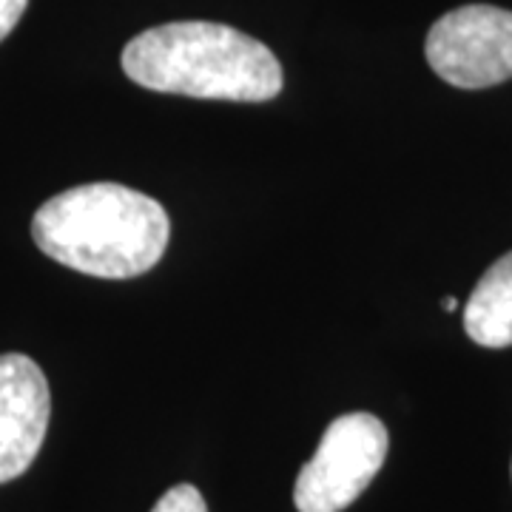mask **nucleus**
I'll use <instances>...</instances> for the list:
<instances>
[{"instance_id": "1", "label": "nucleus", "mask_w": 512, "mask_h": 512, "mask_svg": "<svg viewBox=\"0 0 512 512\" xmlns=\"http://www.w3.org/2000/svg\"><path fill=\"white\" fill-rule=\"evenodd\" d=\"M168 237L171 222L163 205L117 183L69 188L43 202L32 217V239L43 254L100 279L151 271Z\"/></svg>"}, {"instance_id": "2", "label": "nucleus", "mask_w": 512, "mask_h": 512, "mask_svg": "<svg viewBox=\"0 0 512 512\" xmlns=\"http://www.w3.org/2000/svg\"><path fill=\"white\" fill-rule=\"evenodd\" d=\"M123 72L143 89L197 100L262 103L282 92V66L265 43L205 20L140 32L123 49Z\"/></svg>"}, {"instance_id": "3", "label": "nucleus", "mask_w": 512, "mask_h": 512, "mask_svg": "<svg viewBox=\"0 0 512 512\" xmlns=\"http://www.w3.org/2000/svg\"><path fill=\"white\" fill-rule=\"evenodd\" d=\"M387 444V427L370 413H348L330 421L313 458L299 470L293 487L296 510H348L382 470Z\"/></svg>"}, {"instance_id": "4", "label": "nucleus", "mask_w": 512, "mask_h": 512, "mask_svg": "<svg viewBox=\"0 0 512 512\" xmlns=\"http://www.w3.org/2000/svg\"><path fill=\"white\" fill-rule=\"evenodd\" d=\"M427 63L458 89H487L512 77V12L498 6H461L433 23Z\"/></svg>"}, {"instance_id": "5", "label": "nucleus", "mask_w": 512, "mask_h": 512, "mask_svg": "<svg viewBox=\"0 0 512 512\" xmlns=\"http://www.w3.org/2000/svg\"><path fill=\"white\" fill-rule=\"evenodd\" d=\"M52 393L43 370L23 353L0 356V484L23 476L43 447Z\"/></svg>"}, {"instance_id": "6", "label": "nucleus", "mask_w": 512, "mask_h": 512, "mask_svg": "<svg viewBox=\"0 0 512 512\" xmlns=\"http://www.w3.org/2000/svg\"><path fill=\"white\" fill-rule=\"evenodd\" d=\"M464 330L481 348L498 350L512 345V251L478 279L464 308Z\"/></svg>"}, {"instance_id": "7", "label": "nucleus", "mask_w": 512, "mask_h": 512, "mask_svg": "<svg viewBox=\"0 0 512 512\" xmlns=\"http://www.w3.org/2000/svg\"><path fill=\"white\" fill-rule=\"evenodd\" d=\"M151 512H208V507H205V498H202L197 487H191V484H177V487H171V490L154 504V510Z\"/></svg>"}, {"instance_id": "8", "label": "nucleus", "mask_w": 512, "mask_h": 512, "mask_svg": "<svg viewBox=\"0 0 512 512\" xmlns=\"http://www.w3.org/2000/svg\"><path fill=\"white\" fill-rule=\"evenodd\" d=\"M29 0H0V40L9 35L26 12Z\"/></svg>"}, {"instance_id": "9", "label": "nucleus", "mask_w": 512, "mask_h": 512, "mask_svg": "<svg viewBox=\"0 0 512 512\" xmlns=\"http://www.w3.org/2000/svg\"><path fill=\"white\" fill-rule=\"evenodd\" d=\"M441 305H444V311L453 313V311H456V308H458V299H456V296H447V299H444Z\"/></svg>"}]
</instances>
